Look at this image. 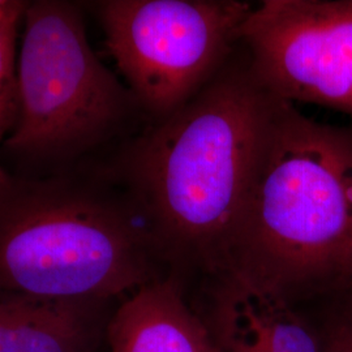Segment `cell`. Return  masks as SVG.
Wrapping results in <instances>:
<instances>
[{"mask_svg": "<svg viewBox=\"0 0 352 352\" xmlns=\"http://www.w3.org/2000/svg\"><path fill=\"white\" fill-rule=\"evenodd\" d=\"M274 101L250 64L226 68L135 141L126 183L155 251L223 272Z\"/></svg>", "mask_w": 352, "mask_h": 352, "instance_id": "1", "label": "cell"}, {"mask_svg": "<svg viewBox=\"0 0 352 352\" xmlns=\"http://www.w3.org/2000/svg\"><path fill=\"white\" fill-rule=\"evenodd\" d=\"M223 273L292 302L352 276V128L277 100Z\"/></svg>", "mask_w": 352, "mask_h": 352, "instance_id": "2", "label": "cell"}, {"mask_svg": "<svg viewBox=\"0 0 352 352\" xmlns=\"http://www.w3.org/2000/svg\"><path fill=\"white\" fill-rule=\"evenodd\" d=\"M155 252L124 205L71 179L0 167V291L107 302L155 279Z\"/></svg>", "mask_w": 352, "mask_h": 352, "instance_id": "3", "label": "cell"}, {"mask_svg": "<svg viewBox=\"0 0 352 352\" xmlns=\"http://www.w3.org/2000/svg\"><path fill=\"white\" fill-rule=\"evenodd\" d=\"M23 19L6 148L30 162H65L109 139L138 102L91 50L75 4L41 0Z\"/></svg>", "mask_w": 352, "mask_h": 352, "instance_id": "4", "label": "cell"}, {"mask_svg": "<svg viewBox=\"0 0 352 352\" xmlns=\"http://www.w3.org/2000/svg\"><path fill=\"white\" fill-rule=\"evenodd\" d=\"M253 7L236 0H109L98 8L129 91L160 120L219 74Z\"/></svg>", "mask_w": 352, "mask_h": 352, "instance_id": "5", "label": "cell"}, {"mask_svg": "<svg viewBox=\"0 0 352 352\" xmlns=\"http://www.w3.org/2000/svg\"><path fill=\"white\" fill-rule=\"evenodd\" d=\"M240 39L270 96L352 116V0H264Z\"/></svg>", "mask_w": 352, "mask_h": 352, "instance_id": "6", "label": "cell"}, {"mask_svg": "<svg viewBox=\"0 0 352 352\" xmlns=\"http://www.w3.org/2000/svg\"><path fill=\"white\" fill-rule=\"evenodd\" d=\"M206 322L221 352H325L292 302L231 273L221 274Z\"/></svg>", "mask_w": 352, "mask_h": 352, "instance_id": "7", "label": "cell"}, {"mask_svg": "<svg viewBox=\"0 0 352 352\" xmlns=\"http://www.w3.org/2000/svg\"><path fill=\"white\" fill-rule=\"evenodd\" d=\"M106 340L110 352H221L174 277L155 278L126 295L106 324Z\"/></svg>", "mask_w": 352, "mask_h": 352, "instance_id": "8", "label": "cell"}, {"mask_svg": "<svg viewBox=\"0 0 352 352\" xmlns=\"http://www.w3.org/2000/svg\"><path fill=\"white\" fill-rule=\"evenodd\" d=\"M102 305L0 291V352H94Z\"/></svg>", "mask_w": 352, "mask_h": 352, "instance_id": "9", "label": "cell"}, {"mask_svg": "<svg viewBox=\"0 0 352 352\" xmlns=\"http://www.w3.org/2000/svg\"><path fill=\"white\" fill-rule=\"evenodd\" d=\"M20 21L0 25V142L17 116L16 38Z\"/></svg>", "mask_w": 352, "mask_h": 352, "instance_id": "10", "label": "cell"}, {"mask_svg": "<svg viewBox=\"0 0 352 352\" xmlns=\"http://www.w3.org/2000/svg\"><path fill=\"white\" fill-rule=\"evenodd\" d=\"M325 352H352V322L337 316L322 331Z\"/></svg>", "mask_w": 352, "mask_h": 352, "instance_id": "11", "label": "cell"}, {"mask_svg": "<svg viewBox=\"0 0 352 352\" xmlns=\"http://www.w3.org/2000/svg\"><path fill=\"white\" fill-rule=\"evenodd\" d=\"M28 4L17 0H0V25L20 21L24 17Z\"/></svg>", "mask_w": 352, "mask_h": 352, "instance_id": "12", "label": "cell"}, {"mask_svg": "<svg viewBox=\"0 0 352 352\" xmlns=\"http://www.w3.org/2000/svg\"><path fill=\"white\" fill-rule=\"evenodd\" d=\"M338 292L342 296V308L338 316L352 322V276Z\"/></svg>", "mask_w": 352, "mask_h": 352, "instance_id": "13", "label": "cell"}]
</instances>
